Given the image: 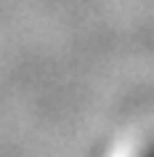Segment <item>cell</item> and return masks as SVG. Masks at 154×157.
Listing matches in <instances>:
<instances>
[{
    "label": "cell",
    "instance_id": "cell-1",
    "mask_svg": "<svg viewBox=\"0 0 154 157\" xmlns=\"http://www.w3.org/2000/svg\"><path fill=\"white\" fill-rule=\"evenodd\" d=\"M152 157H154V155H152Z\"/></svg>",
    "mask_w": 154,
    "mask_h": 157
}]
</instances>
